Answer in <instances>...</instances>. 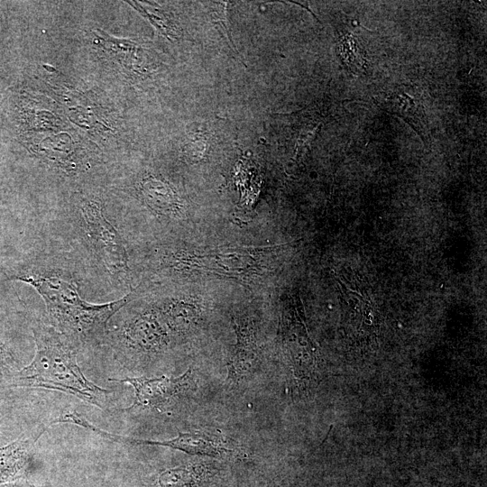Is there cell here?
Here are the masks:
<instances>
[{"label":"cell","mask_w":487,"mask_h":487,"mask_svg":"<svg viewBox=\"0 0 487 487\" xmlns=\"http://www.w3.org/2000/svg\"><path fill=\"white\" fill-rule=\"evenodd\" d=\"M32 332L36 345L34 357L23 369L7 372L9 387L55 390L106 409L113 391L84 375L77 363L78 349L51 326L40 323Z\"/></svg>","instance_id":"1"},{"label":"cell","mask_w":487,"mask_h":487,"mask_svg":"<svg viewBox=\"0 0 487 487\" xmlns=\"http://www.w3.org/2000/svg\"><path fill=\"white\" fill-rule=\"evenodd\" d=\"M14 278L35 289L46 305L51 326L78 350L101 343L106 337L112 317L132 299L129 294L113 302L91 304L80 298L73 280L51 272Z\"/></svg>","instance_id":"2"},{"label":"cell","mask_w":487,"mask_h":487,"mask_svg":"<svg viewBox=\"0 0 487 487\" xmlns=\"http://www.w3.org/2000/svg\"><path fill=\"white\" fill-rule=\"evenodd\" d=\"M59 423L73 424L89 430L106 441L126 445H151L170 447L189 455H207L212 457H225L234 455L237 452L229 448L220 435L205 432H179L177 436L168 440L155 441L124 436L109 433L89 422L85 417L76 411H64L58 417Z\"/></svg>","instance_id":"3"},{"label":"cell","mask_w":487,"mask_h":487,"mask_svg":"<svg viewBox=\"0 0 487 487\" xmlns=\"http://www.w3.org/2000/svg\"><path fill=\"white\" fill-rule=\"evenodd\" d=\"M80 213L86 234L98 258L111 274H120L128 270L127 253L122 237L103 214L101 206L85 200Z\"/></svg>","instance_id":"4"},{"label":"cell","mask_w":487,"mask_h":487,"mask_svg":"<svg viewBox=\"0 0 487 487\" xmlns=\"http://www.w3.org/2000/svg\"><path fill=\"white\" fill-rule=\"evenodd\" d=\"M160 318L154 313H143L126 320L122 326L107 330L112 345L127 354H151L161 352L168 343V335Z\"/></svg>","instance_id":"5"},{"label":"cell","mask_w":487,"mask_h":487,"mask_svg":"<svg viewBox=\"0 0 487 487\" xmlns=\"http://www.w3.org/2000/svg\"><path fill=\"white\" fill-rule=\"evenodd\" d=\"M112 381L130 384L134 390V400L125 409V411L136 409H154L164 412L165 409L177 397L187 392L192 386L193 373L188 369L182 375L176 378L166 376L127 377L124 379H109Z\"/></svg>","instance_id":"6"},{"label":"cell","mask_w":487,"mask_h":487,"mask_svg":"<svg viewBox=\"0 0 487 487\" xmlns=\"http://www.w3.org/2000/svg\"><path fill=\"white\" fill-rule=\"evenodd\" d=\"M44 428L35 435H21L14 441L0 446V484L24 480L32 459L33 449Z\"/></svg>","instance_id":"7"},{"label":"cell","mask_w":487,"mask_h":487,"mask_svg":"<svg viewBox=\"0 0 487 487\" xmlns=\"http://www.w3.org/2000/svg\"><path fill=\"white\" fill-rule=\"evenodd\" d=\"M234 326L237 344L227 362V380L236 383L253 372L258 354L253 331L235 322Z\"/></svg>","instance_id":"8"},{"label":"cell","mask_w":487,"mask_h":487,"mask_svg":"<svg viewBox=\"0 0 487 487\" xmlns=\"http://www.w3.org/2000/svg\"><path fill=\"white\" fill-rule=\"evenodd\" d=\"M142 190L145 201L156 212L170 215L176 211L178 207L176 195L166 183L149 178L143 181Z\"/></svg>","instance_id":"9"},{"label":"cell","mask_w":487,"mask_h":487,"mask_svg":"<svg viewBox=\"0 0 487 487\" xmlns=\"http://www.w3.org/2000/svg\"><path fill=\"white\" fill-rule=\"evenodd\" d=\"M197 472L190 467H176L163 471L158 478L160 487H195Z\"/></svg>","instance_id":"10"},{"label":"cell","mask_w":487,"mask_h":487,"mask_svg":"<svg viewBox=\"0 0 487 487\" xmlns=\"http://www.w3.org/2000/svg\"><path fill=\"white\" fill-rule=\"evenodd\" d=\"M225 2H215L213 3V7L211 10V16L213 23L216 24L217 26H220L222 29V32L225 33V37L228 39V41L230 42L231 49L234 53H236L240 60H242L239 52L235 49V46L232 41V38L230 36L228 27H227V21L225 20V7H226Z\"/></svg>","instance_id":"11"},{"label":"cell","mask_w":487,"mask_h":487,"mask_svg":"<svg viewBox=\"0 0 487 487\" xmlns=\"http://www.w3.org/2000/svg\"><path fill=\"white\" fill-rule=\"evenodd\" d=\"M10 370L0 369V424L5 420L9 409V391L6 374ZM1 426V425H0Z\"/></svg>","instance_id":"12"},{"label":"cell","mask_w":487,"mask_h":487,"mask_svg":"<svg viewBox=\"0 0 487 487\" xmlns=\"http://www.w3.org/2000/svg\"><path fill=\"white\" fill-rule=\"evenodd\" d=\"M135 5H133L134 8H136L143 16L147 17L149 21L156 26V28L161 31V33L168 36V34H171L172 36V30L170 27L168 26V24L165 23L164 20L161 19L158 15H155L152 13H149L146 11L142 6L139 5L137 3H134ZM132 5V4H131Z\"/></svg>","instance_id":"13"},{"label":"cell","mask_w":487,"mask_h":487,"mask_svg":"<svg viewBox=\"0 0 487 487\" xmlns=\"http://www.w3.org/2000/svg\"><path fill=\"white\" fill-rule=\"evenodd\" d=\"M14 362V357L10 349L0 341V369L10 370Z\"/></svg>","instance_id":"14"},{"label":"cell","mask_w":487,"mask_h":487,"mask_svg":"<svg viewBox=\"0 0 487 487\" xmlns=\"http://www.w3.org/2000/svg\"><path fill=\"white\" fill-rule=\"evenodd\" d=\"M0 487H34V486L30 484L25 480H19L13 482L0 484Z\"/></svg>","instance_id":"15"}]
</instances>
